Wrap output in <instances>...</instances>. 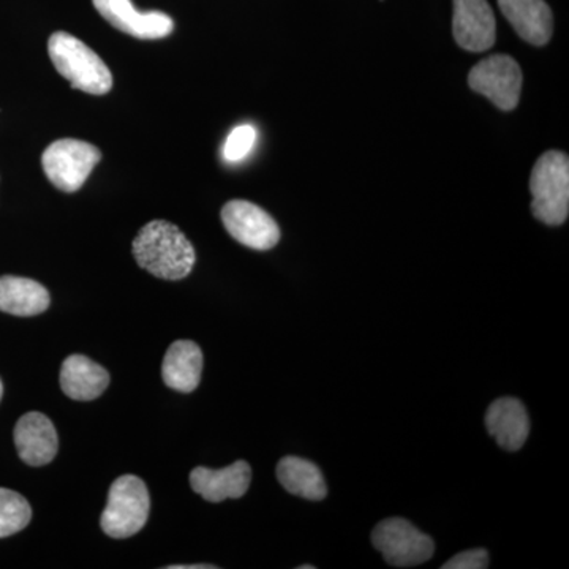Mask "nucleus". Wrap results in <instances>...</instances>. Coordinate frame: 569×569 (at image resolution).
<instances>
[{"label":"nucleus","mask_w":569,"mask_h":569,"mask_svg":"<svg viewBox=\"0 0 569 569\" xmlns=\"http://www.w3.org/2000/svg\"><path fill=\"white\" fill-rule=\"evenodd\" d=\"M97 11L112 28L141 40L171 36L174 22L162 11H138L132 0H92Z\"/></svg>","instance_id":"nucleus-9"},{"label":"nucleus","mask_w":569,"mask_h":569,"mask_svg":"<svg viewBox=\"0 0 569 569\" xmlns=\"http://www.w3.org/2000/svg\"><path fill=\"white\" fill-rule=\"evenodd\" d=\"M498 6L520 39L542 47L552 37V10L545 0H498Z\"/></svg>","instance_id":"nucleus-14"},{"label":"nucleus","mask_w":569,"mask_h":569,"mask_svg":"<svg viewBox=\"0 0 569 569\" xmlns=\"http://www.w3.org/2000/svg\"><path fill=\"white\" fill-rule=\"evenodd\" d=\"M486 427L496 438L498 447L518 451L526 445L530 432V419L526 407L515 397H501L489 407Z\"/></svg>","instance_id":"nucleus-13"},{"label":"nucleus","mask_w":569,"mask_h":569,"mask_svg":"<svg viewBox=\"0 0 569 569\" xmlns=\"http://www.w3.org/2000/svg\"><path fill=\"white\" fill-rule=\"evenodd\" d=\"M277 478L287 492L306 500H323L328 493L320 468L306 459L283 458L277 466Z\"/></svg>","instance_id":"nucleus-18"},{"label":"nucleus","mask_w":569,"mask_h":569,"mask_svg":"<svg viewBox=\"0 0 569 569\" xmlns=\"http://www.w3.org/2000/svg\"><path fill=\"white\" fill-rule=\"evenodd\" d=\"M203 373V351L192 340H178L168 348L162 366V377L168 388L192 392Z\"/></svg>","instance_id":"nucleus-16"},{"label":"nucleus","mask_w":569,"mask_h":569,"mask_svg":"<svg viewBox=\"0 0 569 569\" xmlns=\"http://www.w3.org/2000/svg\"><path fill=\"white\" fill-rule=\"evenodd\" d=\"M43 284L26 277H0V310L14 317H36L50 307Z\"/></svg>","instance_id":"nucleus-17"},{"label":"nucleus","mask_w":569,"mask_h":569,"mask_svg":"<svg viewBox=\"0 0 569 569\" xmlns=\"http://www.w3.org/2000/svg\"><path fill=\"white\" fill-rule=\"evenodd\" d=\"M452 32L463 50H490L497 39V22L488 0H455Z\"/></svg>","instance_id":"nucleus-10"},{"label":"nucleus","mask_w":569,"mask_h":569,"mask_svg":"<svg viewBox=\"0 0 569 569\" xmlns=\"http://www.w3.org/2000/svg\"><path fill=\"white\" fill-rule=\"evenodd\" d=\"M531 211L539 222L561 224L569 213V159L567 153L549 151L539 157L530 178Z\"/></svg>","instance_id":"nucleus-3"},{"label":"nucleus","mask_w":569,"mask_h":569,"mask_svg":"<svg viewBox=\"0 0 569 569\" xmlns=\"http://www.w3.org/2000/svg\"><path fill=\"white\" fill-rule=\"evenodd\" d=\"M254 141H257V130L252 126L246 123V126L236 127L224 142V159L228 162H239V160L246 159L252 151Z\"/></svg>","instance_id":"nucleus-20"},{"label":"nucleus","mask_w":569,"mask_h":569,"mask_svg":"<svg viewBox=\"0 0 569 569\" xmlns=\"http://www.w3.org/2000/svg\"><path fill=\"white\" fill-rule=\"evenodd\" d=\"M110 385V373L102 366L82 355H71L63 361L61 388L73 400L99 399Z\"/></svg>","instance_id":"nucleus-15"},{"label":"nucleus","mask_w":569,"mask_h":569,"mask_svg":"<svg viewBox=\"0 0 569 569\" xmlns=\"http://www.w3.org/2000/svg\"><path fill=\"white\" fill-rule=\"evenodd\" d=\"M372 545L392 567L410 568L426 563L433 557L432 538L421 533L406 519L392 518L378 523L372 533Z\"/></svg>","instance_id":"nucleus-6"},{"label":"nucleus","mask_w":569,"mask_h":569,"mask_svg":"<svg viewBox=\"0 0 569 569\" xmlns=\"http://www.w3.org/2000/svg\"><path fill=\"white\" fill-rule=\"evenodd\" d=\"M151 498L142 479L123 475L112 482L100 526L110 538L133 537L146 526Z\"/></svg>","instance_id":"nucleus-4"},{"label":"nucleus","mask_w":569,"mask_h":569,"mask_svg":"<svg viewBox=\"0 0 569 569\" xmlns=\"http://www.w3.org/2000/svg\"><path fill=\"white\" fill-rule=\"evenodd\" d=\"M522 70L507 54L490 56L471 69L468 84L503 111L515 110L522 92Z\"/></svg>","instance_id":"nucleus-7"},{"label":"nucleus","mask_w":569,"mask_h":569,"mask_svg":"<svg viewBox=\"0 0 569 569\" xmlns=\"http://www.w3.org/2000/svg\"><path fill=\"white\" fill-rule=\"evenodd\" d=\"M102 160V152L91 142L58 140L51 142L41 156V167L56 189L74 193L84 186L96 164Z\"/></svg>","instance_id":"nucleus-5"},{"label":"nucleus","mask_w":569,"mask_h":569,"mask_svg":"<svg viewBox=\"0 0 569 569\" xmlns=\"http://www.w3.org/2000/svg\"><path fill=\"white\" fill-rule=\"evenodd\" d=\"M132 250L140 268L163 280L183 279L197 261L192 242L167 220H153L142 227Z\"/></svg>","instance_id":"nucleus-1"},{"label":"nucleus","mask_w":569,"mask_h":569,"mask_svg":"<svg viewBox=\"0 0 569 569\" xmlns=\"http://www.w3.org/2000/svg\"><path fill=\"white\" fill-rule=\"evenodd\" d=\"M489 568L488 550L471 549L452 557L441 569H485Z\"/></svg>","instance_id":"nucleus-21"},{"label":"nucleus","mask_w":569,"mask_h":569,"mask_svg":"<svg viewBox=\"0 0 569 569\" xmlns=\"http://www.w3.org/2000/svg\"><path fill=\"white\" fill-rule=\"evenodd\" d=\"M252 481V468L246 460H238L233 466L211 470V468L197 467L190 473V486L193 492L211 501L220 503L228 498L244 497Z\"/></svg>","instance_id":"nucleus-12"},{"label":"nucleus","mask_w":569,"mask_h":569,"mask_svg":"<svg viewBox=\"0 0 569 569\" xmlns=\"http://www.w3.org/2000/svg\"><path fill=\"white\" fill-rule=\"evenodd\" d=\"M222 222L231 238L253 250H269L279 244L280 228L260 206L233 200L223 206Z\"/></svg>","instance_id":"nucleus-8"},{"label":"nucleus","mask_w":569,"mask_h":569,"mask_svg":"<svg viewBox=\"0 0 569 569\" xmlns=\"http://www.w3.org/2000/svg\"><path fill=\"white\" fill-rule=\"evenodd\" d=\"M316 567H312V565H305V567H301V569H313Z\"/></svg>","instance_id":"nucleus-24"},{"label":"nucleus","mask_w":569,"mask_h":569,"mask_svg":"<svg viewBox=\"0 0 569 569\" xmlns=\"http://www.w3.org/2000/svg\"><path fill=\"white\" fill-rule=\"evenodd\" d=\"M217 567H212V565H190V567H183V565H178V567H170V569H216Z\"/></svg>","instance_id":"nucleus-22"},{"label":"nucleus","mask_w":569,"mask_h":569,"mask_svg":"<svg viewBox=\"0 0 569 569\" xmlns=\"http://www.w3.org/2000/svg\"><path fill=\"white\" fill-rule=\"evenodd\" d=\"M14 445L22 462L31 467L48 466L58 455V432L50 418L31 411L14 427Z\"/></svg>","instance_id":"nucleus-11"},{"label":"nucleus","mask_w":569,"mask_h":569,"mask_svg":"<svg viewBox=\"0 0 569 569\" xmlns=\"http://www.w3.org/2000/svg\"><path fill=\"white\" fill-rule=\"evenodd\" d=\"M32 519L29 501L18 492L0 488V538L24 530Z\"/></svg>","instance_id":"nucleus-19"},{"label":"nucleus","mask_w":569,"mask_h":569,"mask_svg":"<svg viewBox=\"0 0 569 569\" xmlns=\"http://www.w3.org/2000/svg\"><path fill=\"white\" fill-rule=\"evenodd\" d=\"M2 396H3V387H2V381H0V400H2Z\"/></svg>","instance_id":"nucleus-23"},{"label":"nucleus","mask_w":569,"mask_h":569,"mask_svg":"<svg viewBox=\"0 0 569 569\" xmlns=\"http://www.w3.org/2000/svg\"><path fill=\"white\" fill-rule=\"evenodd\" d=\"M48 52L56 70L70 82L71 88L92 96L111 91L112 74L107 63L77 37L56 32L48 41Z\"/></svg>","instance_id":"nucleus-2"}]
</instances>
